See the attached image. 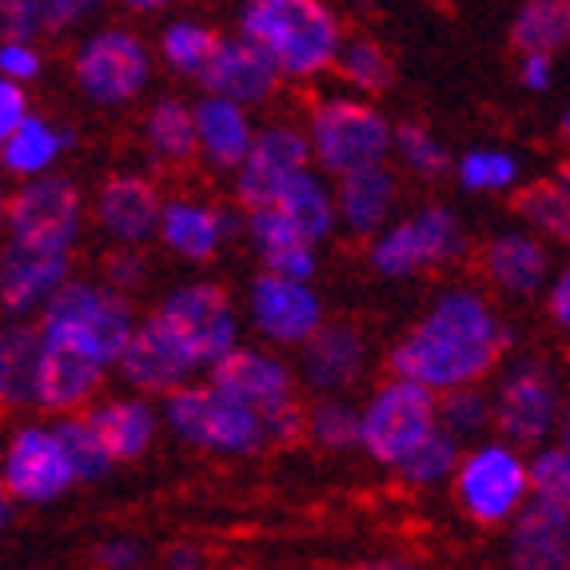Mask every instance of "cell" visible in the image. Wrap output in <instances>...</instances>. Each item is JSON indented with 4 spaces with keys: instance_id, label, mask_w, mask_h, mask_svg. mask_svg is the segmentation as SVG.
Instances as JSON below:
<instances>
[{
    "instance_id": "obj_29",
    "label": "cell",
    "mask_w": 570,
    "mask_h": 570,
    "mask_svg": "<svg viewBox=\"0 0 570 570\" xmlns=\"http://www.w3.org/2000/svg\"><path fill=\"white\" fill-rule=\"evenodd\" d=\"M191 124H196V156L208 160L216 171H232V176H236L247 148L256 140L252 116L239 105H232V100L200 96V100L191 105Z\"/></svg>"
},
{
    "instance_id": "obj_42",
    "label": "cell",
    "mask_w": 570,
    "mask_h": 570,
    "mask_svg": "<svg viewBox=\"0 0 570 570\" xmlns=\"http://www.w3.org/2000/svg\"><path fill=\"white\" fill-rule=\"evenodd\" d=\"M212 48H216V32L200 20H171L160 32V57L171 72L180 77H200L208 65Z\"/></svg>"
},
{
    "instance_id": "obj_14",
    "label": "cell",
    "mask_w": 570,
    "mask_h": 570,
    "mask_svg": "<svg viewBox=\"0 0 570 570\" xmlns=\"http://www.w3.org/2000/svg\"><path fill=\"white\" fill-rule=\"evenodd\" d=\"M0 483L12 494V503H29V507L57 503L60 494H68L77 487L57 435L45 423H29V428H20L12 435L9 451H4V463H0Z\"/></svg>"
},
{
    "instance_id": "obj_12",
    "label": "cell",
    "mask_w": 570,
    "mask_h": 570,
    "mask_svg": "<svg viewBox=\"0 0 570 570\" xmlns=\"http://www.w3.org/2000/svg\"><path fill=\"white\" fill-rule=\"evenodd\" d=\"M335 224V204L332 188L324 184V176L315 171H299L295 180H287L284 188L256 212H244V236L256 244V252L276 244H320Z\"/></svg>"
},
{
    "instance_id": "obj_8",
    "label": "cell",
    "mask_w": 570,
    "mask_h": 570,
    "mask_svg": "<svg viewBox=\"0 0 570 570\" xmlns=\"http://www.w3.org/2000/svg\"><path fill=\"white\" fill-rule=\"evenodd\" d=\"M153 320L180 343V352L208 371L216 360L239 347V315L228 292L216 284H180L156 304Z\"/></svg>"
},
{
    "instance_id": "obj_37",
    "label": "cell",
    "mask_w": 570,
    "mask_h": 570,
    "mask_svg": "<svg viewBox=\"0 0 570 570\" xmlns=\"http://www.w3.org/2000/svg\"><path fill=\"white\" fill-rule=\"evenodd\" d=\"M307 439L324 451H355L360 448V407L347 395H320L307 407Z\"/></svg>"
},
{
    "instance_id": "obj_46",
    "label": "cell",
    "mask_w": 570,
    "mask_h": 570,
    "mask_svg": "<svg viewBox=\"0 0 570 570\" xmlns=\"http://www.w3.org/2000/svg\"><path fill=\"white\" fill-rule=\"evenodd\" d=\"M100 4L96 0H37V24L40 37H57V32L77 29L85 17H96Z\"/></svg>"
},
{
    "instance_id": "obj_19",
    "label": "cell",
    "mask_w": 570,
    "mask_h": 570,
    "mask_svg": "<svg viewBox=\"0 0 570 570\" xmlns=\"http://www.w3.org/2000/svg\"><path fill=\"white\" fill-rule=\"evenodd\" d=\"M72 279V259L68 256H40L29 247L4 244L0 247V315L4 324H24L29 315Z\"/></svg>"
},
{
    "instance_id": "obj_45",
    "label": "cell",
    "mask_w": 570,
    "mask_h": 570,
    "mask_svg": "<svg viewBox=\"0 0 570 570\" xmlns=\"http://www.w3.org/2000/svg\"><path fill=\"white\" fill-rule=\"evenodd\" d=\"M148 284V259H144L140 247H116L105 256V287L116 295H128L140 292Z\"/></svg>"
},
{
    "instance_id": "obj_13",
    "label": "cell",
    "mask_w": 570,
    "mask_h": 570,
    "mask_svg": "<svg viewBox=\"0 0 570 570\" xmlns=\"http://www.w3.org/2000/svg\"><path fill=\"white\" fill-rule=\"evenodd\" d=\"M455 491L459 507L475 523H511L519 507L531 499L523 451L507 448V443H479L475 451L459 459Z\"/></svg>"
},
{
    "instance_id": "obj_56",
    "label": "cell",
    "mask_w": 570,
    "mask_h": 570,
    "mask_svg": "<svg viewBox=\"0 0 570 570\" xmlns=\"http://www.w3.org/2000/svg\"><path fill=\"white\" fill-rule=\"evenodd\" d=\"M128 9H132V12H160L164 4H160V0H132Z\"/></svg>"
},
{
    "instance_id": "obj_3",
    "label": "cell",
    "mask_w": 570,
    "mask_h": 570,
    "mask_svg": "<svg viewBox=\"0 0 570 570\" xmlns=\"http://www.w3.org/2000/svg\"><path fill=\"white\" fill-rule=\"evenodd\" d=\"M136 327V312L124 295L108 292L92 279H68L45 307H40V340L72 347L100 367L120 360L124 343Z\"/></svg>"
},
{
    "instance_id": "obj_15",
    "label": "cell",
    "mask_w": 570,
    "mask_h": 570,
    "mask_svg": "<svg viewBox=\"0 0 570 570\" xmlns=\"http://www.w3.org/2000/svg\"><path fill=\"white\" fill-rule=\"evenodd\" d=\"M247 320L276 347H304L327 324L324 299L312 284H292L259 272L247 287Z\"/></svg>"
},
{
    "instance_id": "obj_41",
    "label": "cell",
    "mask_w": 570,
    "mask_h": 570,
    "mask_svg": "<svg viewBox=\"0 0 570 570\" xmlns=\"http://www.w3.org/2000/svg\"><path fill=\"white\" fill-rule=\"evenodd\" d=\"M459 459H463V448L435 428L400 466H395V475L411 487H439V483H448V479H455Z\"/></svg>"
},
{
    "instance_id": "obj_17",
    "label": "cell",
    "mask_w": 570,
    "mask_h": 570,
    "mask_svg": "<svg viewBox=\"0 0 570 570\" xmlns=\"http://www.w3.org/2000/svg\"><path fill=\"white\" fill-rule=\"evenodd\" d=\"M208 387H216L219 395H228L239 407L264 411L279 407V403L295 400V375L279 355L264 352V347H232L224 360H216L208 367Z\"/></svg>"
},
{
    "instance_id": "obj_20",
    "label": "cell",
    "mask_w": 570,
    "mask_h": 570,
    "mask_svg": "<svg viewBox=\"0 0 570 570\" xmlns=\"http://www.w3.org/2000/svg\"><path fill=\"white\" fill-rule=\"evenodd\" d=\"M196 80L204 85V96L232 100L244 112L252 105H267L279 88V72L272 68V60L239 37H216V48Z\"/></svg>"
},
{
    "instance_id": "obj_10",
    "label": "cell",
    "mask_w": 570,
    "mask_h": 570,
    "mask_svg": "<svg viewBox=\"0 0 570 570\" xmlns=\"http://www.w3.org/2000/svg\"><path fill=\"white\" fill-rule=\"evenodd\" d=\"M435 431V395L415 383L387 380L360 407V448L380 466H395Z\"/></svg>"
},
{
    "instance_id": "obj_21",
    "label": "cell",
    "mask_w": 570,
    "mask_h": 570,
    "mask_svg": "<svg viewBox=\"0 0 570 570\" xmlns=\"http://www.w3.org/2000/svg\"><path fill=\"white\" fill-rule=\"evenodd\" d=\"M367 375V335L355 324L327 320L299 347V380L320 395H343Z\"/></svg>"
},
{
    "instance_id": "obj_48",
    "label": "cell",
    "mask_w": 570,
    "mask_h": 570,
    "mask_svg": "<svg viewBox=\"0 0 570 570\" xmlns=\"http://www.w3.org/2000/svg\"><path fill=\"white\" fill-rule=\"evenodd\" d=\"M259 428H264V443H295L307 431V407L299 400H287L279 407L264 411Z\"/></svg>"
},
{
    "instance_id": "obj_52",
    "label": "cell",
    "mask_w": 570,
    "mask_h": 570,
    "mask_svg": "<svg viewBox=\"0 0 570 570\" xmlns=\"http://www.w3.org/2000/svg\"><path fill=\"white\" fill-rule=\"evenodd\" d=\"M547 312H551V320L559 327L570 324V276L567 272H559V276L547 284Z\"/></svg>"
},
{
    "instance_id": "obj_43",
    "label": "cell",
    "mask_w": 570,
    "mask_h": 570,
    "mask_svg": "<svg viewBox=\"0 0 570 570\" xmlns=\"http://www.w3.org/2000/svg\"><path fill=\"white\" fill-rule=\"evenodd\" d=\"M527 491L539 503L570 507V451L567 443H542L527 459Z\"/></svg>"
},
{
    "instance_id": "obj_1",
    "label": "cell",
    "mask_w": 570,
    "mask_h": 570,
    "mask_svg": "<svg viewBox=\"0 0 570 570\" xmlns=\"http://www.w3.org/2000/svg\"><path fill=\"white\" fill-rule=\"evenodd\" d=\"M514 343V332L494 315V307L471 287H451L431 304V312L403 335L387 355L391 380L443 395L455 387H479L499 355Z\"/></svg>"
},
{
    "instance_id": "obj_2",
    "label": "cell",
    "mask_w": 570,
    "mask_h": 570,
    "mask_svg": "<svg viewBox=\"0 0 570 570\" xmlns=\"http://www.w3.org/2000/svg\"><path fill=\"white\" fill-rule=\"evenodd\" d=\"M239 40L259 48L279 77H320L343 48L340 12L320 0H252L239 9Z\"/></svg>"
},
{
    "instance_id": "obj_50",
    "label": "cell",
    "mask_w": 570,
    "mask_h": 570,
    "mask_svg": "<svg viewBox=\"0 0 570 570\" xmlns=\"http://www.w3.org/2000/svg\"><path fill=\"white\" fill-rule=\"evenodd\" d=\"M24 116H29V96H24V88L0 80V144L17 132V124L24 120Z\"/></svg>"
},
{
    "instance_id": "obj_40",
    "label": "cell",
    "mask_w": 570,
    "mask_h": 570,
    "mask_svg": "<svg viewBox=\"0 0 570 570\" xmlns=\"http://www.w3.org/2000/svg\"><path fill=\"white\" fill-rule=\"evenodd\" d=\"M435 428L463 448L466 439L483 435L491 428V400L479 387H455L435 395Z\"/></svg>"
},
{
    "instance_id": "obj_11",
    "label": "cell",
    "mask_w": 570,
    "mask_h": 570,
    "mask_svg": "<svg viewBox=\"0 0 570 570\" xmlns=\"http://www.w3.org/2000/svg\"><path fill=\"white\" fill-rule=\"evenodd\" d=\"M72 72L96 108H124L153 80V48L128 29H100L80 40Z\"/></svg>"
},
{
    "instance_id": "obj_27",
    "label": "cell",
    "mask_w": 570,
    "mask_h": 570,
    "mask_svg": "<svg viewBox=\"0 0 570 570\" xmlns=\"http://www.w3.org/2000/svg\"><path fill=\"white\" fill-rule=\"evenodd\" d=\"M85 423L100 439V448L112 463H136L140 455H148V448L156 443V431H160V415L140 395L96 403L85 415Z\"/></svg>"
},
{
    "instance_id": "obj_34",
    "label": "cell",
    "mask_w": 570,
    "mask_h": 570,
    "mask_svg": "<svg viewBox=\"0 0 570 570\" xmlns=\"http://www.w3.org/2000/svg\"><path fill=\"white\" fill-rule=\"evenodd\" d=\"M514 212L527 219V232L531 236H551L559 244L570 239V188L567 176H554V180H534L527 188L514 191Z\"/></svg>"
},
{
    "instance_id": "obj_51",
    "label": "cell",
    "mask_w": 570,
    "mask_h": 570,
    "mask_svg": "<svg viewBox=\"0 0 570 570\" xmlns=\"http://www.w3.org/2000/svg\"><path fill=\"white\" fill-rule=\"evenodd\" d=\"M519 80H523L527 92H547L554 85V57H542V52H527L519 60Z\"/></svg>"
},
{
    "instance_id": "obj_30",
    "label": "cell",
    "mask_w": 570,
    "mask_h": 570,
    "mask_svg": "<svg viewBox=\"0 0 570 570\" xmlns=\"http://www.w3.org/2000/svg\"><path fill=\"white\" fill-rule=\"evenodd\" d=\"M77 144V132L60 128L57 120L48 116H24L17 124V132L0 144V171L20 176V180H40V176H52L57 160Z\"/></svg>"
},
{
    "instance_id": "obj_23",
    "label": "cell",
    "mask_w": 570,
    "mask_h": 570,
    "mask_svg": "<svg viewBox=\"0 0 570 570\" xmlns=\"http://www.w3.org/2000/svg\"><path fill=\"white\" fill-rule=\"evenodd\" d=\"M511 570H567L570 567V507L527 499L507 534Z\"/></svg>"
},
{
    "instance_id": "obj_47",
    "label": "cell",
    "mask_w": 570,
    "mask_h": 570,
    "mask_svg": "<svg viewBox=\"0 0 570 570\" xmlns=\"http://www.w3.org/2000/svg\"><path fill=\"white\" fill-rule=\"evenodd\" d=\"M45 72V57L37 45H20V40H0V80L9 85H29Z\"/></svg>"
},
{
    "instance_id": "obj_36",
    "label": "cell",
    "mask_w": 570,
    "mask_h": 570,
    "mask_svg": "<svg viewBox=\"0 0 570 570\" xmlns=\"http://www.w3.org/2000/svg\"><path fill=\"white\" fill-rule=\"evenodd\" d=\"M391 153L400 156L403 168L415 171L419 180H439L451 171V148L415 120L391 124Z\"/></svg>"
},
{
    "instance_id": "obj_54",
    "label": "cell",
    "mask_w": 570,
    "mask_h": 570,
    "mask_svg": "<svg viewBox=\"0 0 570 570\" xmlns=\"http://www.w3.org/2000/svg\"><path fill=\"white\" fill-rule=\"evenodd\" d=\"M12 514H17V503H12V494L4 491V483H0V534L9 531L12 523Z\"/></svg>"
},
{
    "instance_id": "obj_44",
    "label": "cell",
    "mask_w": 570,
    "mask_h": 570,
    "mask_svg": "<svg viewBox=\"0 0 570 570\" xmlns=\"http://www.w3.org/2000/svg\"><path fill=\"white\" fill-rule=\"evenodd\" d=\"M259 264H264L267 276L292 279V284H312L315 272H320V252L312 244H276L259 252Z\"/></svg>"
},
{
    "instance_id": "obj_25",
    "label": "cell",
    "mask_w": 570,
    "mask_h": 570,
    "mask_svg": "<svg viewBox=\"0 0 570 570\" xmlns=\"http://www.w3.org/2000/svg\"><path fill=\"white\" fill-rule=\"evenodd\" d=\"M335 204V224L352 232V236H380L383 228H391V216H395V204H400V180L387 164H375V168H363L343 176L332 191Z\"/></svg>"
},
{
    "instance_id": "obj_16",
    "label": "cell",
    "mask_w": 570,
    "mask_h": 570,
    "mask_svg": "<svg viewBox=\"0 0 570 570\" xmlns=\"http://www.w3.org/2000/svg\"><path fill=\"white\" fill-rule=\"evenodd\" d=\"M299 171H312V148L307 136L292 124H272L264 132H256L252 148H247L244 164L236 168V200L244 212L264 208L287 180H295Z\"/></svg>"
},
{
    "instance_id": "obj_9",
    "label": "cell",
    "mask_w": 570,
    "mask_h": 570,
    "mask_svg": "<svg viewBox=\"0 0 570 570\" xmlns=\"http://www.w3.org/2000/svg\"><path fill=\"white\" fill-rule=\"evenodd\" d=\"M463 252H466L463 219L448 204H428V208L411 212L407 219L391 224V228H383L380 236L371 239L367 264L383 279H411L423 267L455 264Z\"/></svg>"
},
{
    "instance_id": "obj_32",
    "label": "cell",
    "mask_w": 570,
    "mask_h": 570,
    "mask_svg": "<svg viewBox=\"0 0 570 570\" xmlns=\"http://www.w3.org/2000/svg\"><path fill=\"white\" fill-rule=\"evenodd\" d=\"M144 140L153 148L156 160L164 164H188L196 160V124H191V105L176 96H160L144 112Z\"/></svg>"
},
{
    "instance_id": "obj_4",
    "label": "cell",
    "mask_w": 570,
    "mask_h": 570,
    "mask_svg": "<svg viewBox=\"0 0 570 570\" xmlns=\"http://www.w3.org/2000/svg\"><path fill=\"white\" fill-rule=\"evenodd\" d=\"M304 136L312 148V164L335 180L375 168L391 156V120L360 96H332L324 105H315Z\"/></svg>"
},
{
    "instance_id": "obj_6",
    "label": "cell",
    "mask_w": 570,
    "mask_h": 570,
    "mask_svg": "<svg viewBox=\"0 0 570 570\" xmlns=\"http://www.w3.org/2000/svg\"><path fill=\"white\" fill-rule=\"evenodd\" d=\"M9 244L29 247L40 256H68L85 232V196L68 176H40L20 184L4 208Z\"/></svg>"
},
{
    "instance_id": "obj_5",
    "label": "cell",
    "mask_w": 570,
    "mask_h": 570,
    "mask_svg": "<svg viewBox=\"0 0 570 570\" xmlns=\"http://www.w3.org/2000/svg\"><path fill=\"white\" fill-rule=\"evenodd\" d=\"M164 419L188 448H200L208 455L247 459L267 448L256 411L232 403L208 383H188V387L171 391L164 400Z\"/></svg>"
},
{
    "instance_id": "obj_24",
    "label": "cell",
    "mask_w": 570,
    "mask_h": 570,
    "mask_svg": "<svg viewBox=\"0 0 570 570\" xmlns=\"http://www.w3.org/2000/svg\"><path fill=\"white\" fill-rule=\"evenodd\" d=\"M160 208L164 200L156 184L136 171H116L96 191V224L120 247H140L144 239H153Z\"/></svg>"
},
{
    "instance_id": "obj_49",
    "label": "cell",
    "mask_w": 570,
    "mask_h": 570,
    "mask_svg": "<svg viewBox=\"0 0 570 570\" xmlns=\"http://www.w3.org/2000/svg\"><path fill=\"white\" fill-rule=\"evenodd\" d=\"M92 567L96 570H144L148 551H144L140 539H105L92 547Z\"/></svg>"
},
{
    "instance_id": "obj_33",
    "label": "cell",
    "mask_w": 570,
    "mask_h": 570,
    "mask_svg": "<svg viewBox=\"0 0 570 570\" xmlns=\"http://www.w3.org/2000/svg\"><path fill=\"white\" fill-rule=\"evenodd\" d=\"M570 40V4L567 0H527L511 20V45L519 52L554 57Z\"/></svg>"
},
{
    "instance_id": "obj_7",
    "label": "cell",
    "mask_w": 570,
    "mask_h": 570,
    "mask_svg": "<svg viewBox=\"0 0 570 570\" xmlns=\"http://www.w3.org/2000/svg\"><path fill=\"white\" fill-rule=\"evenodd\" d=\"M562 419V387L559 375L539 355H523L503 371L494 387L491 423L499 428L507 448H542Z\"/></svg>"
},
{
    "instance_id": "obj_28",
    "label": "cell",
    "mask_w": 570,
    "mask_h": 570,
    "mask_svg": "<svg viewBox=\"0 0 570 570\" xmlns=\"http://www.w3.org/2000/svg\"><path fill=\"white\" fill-rule=\"evenodd\" d=\"M483 272L499 292L507 295H534L551 284V252L539 236L527 228L499 232L483 247Z\"/></svg>"
},
{
    "instance_id": "obj_35",
    "label": "cell",
    "mask_w": 570,
    "mask_h": 570,
    "mask_svg": "<svg viewBox=\"0 0 570 570\" xmlns=\"http://www.w3.org/2000/svg\"><path fill=\"white\" fill-rule=\"evenodd\" d=\"M52 435H57L60 451L68 459V471H72V483H100V479L112 475V459L105 455L100 439L92 435L80 415H65L60 423H52Z\"/></svg>"
},
{
    "instance_id": "obj_55",
    "label": "cell",
    "mask_w": 570,
    "mask_h": 570,
    "mask_svg": "<svg viewBox=\"0 0 570 570\" xmlns=\"http://www.w3.org/2000/svg\"><path fill=\"white\" fill-rule=\"evenodd\" d=\"M363 570H419L411 559H395V554H387V559H375V562H367Z\"/></svg>"
},
{
    "instance_id": "obj_26",
    "label": "cell",
    "mask_w": 570,
    "mask_h": 570,
    "mask_svg": "<svg viewBox=\"0 0 570 570\" xmlns=\"http://www.w3.org/2000/svg\"><path fill=\"white\" fill-rule=\"evenodd\" d=\"M100 380H105V367H100V363L72 352V347H60V343H45V347H40L32 407L52 411V415L65 419L68 411L85 407V403L92 400L96 391H100Z\"/></svg>"
},
{
    "instance_id": "obj_22",
    "label": "cell",
    "mask_w": 570,
    "mask_h": 570,
    "mask_svg": "<svg viewBox=\"0 0 570 570\" xmlns=\"http://www.w3.org/2000/svg\"><path fill=\"white\" fill-rule=\"evenodd\" d=\"M244 232V212L212 208L200 200H168L156 219V236L171 256L204 264L219 252V244Z\"/></svg>"
},
{
    "instance_id": "obj_57",
    "label": "cell",
    "mask_w": 570,
    "mask_h": 570,
    "mask_svg": "<svg viewBox=\"0 0 570 570\" xmlns=\"http://www.w3.org/2000/svg\"><path fill=\"white\" fill-rule=\"evenodd\" d=\"M4 208H9V196H4V180H0V219H4Z\"/></svg>"
},
{
    "instance_id": "obj_39",
    "label": "cell",
    "mask_w": 570,
    "mask_h": 570,
    "mask_svg": "<svg viewBox=\"0 0 570 570\" xmlns=\"http://www.w3.org/2000/svg\"><path fill=\"white\" fill-rule=\"evenodd\" d=\"M335 65L343 68L347 85L360 88V92H367V96H380L395 85V60H391V52L380 45V40H371V37L343 40Z\"/></svg>"
},
{
    "instance_id": "obj_38",
    "label": "cell",
    "mask_w": 570,
    "mask_h": 570,
    "mask_svg": "<svg viewBox=\"0 0 570 570\" xmlns=\"http://www.w3.org/2000/svg\"><path fill=\"white\" fill-rule=\"evenodd\" d=\"M523 176V164L519 156L507 153V148H471L455 160V180L463 191H511Z\"/></svg>"
},
{
    "instance_id": "obj_18",
    "label": "cell",
    "mask_w": 570,
    "mask_h": 570,
    "mask_svg": "<svg viewBox=\"0 0 570 570\" xmlns=\"http://www.w3.org/2000/svg\"><path fill=\"white\" fill-rule=\"evenodd\" d=\"M116 367H120V380L128 383L140 400L144 395H171V391L188 387L191 375H196V363L180 352V343L171 340L153 315H148V320H136Z\"/></svg>"
},
{
    "instance_id": "obj_31",
    "label": "cell",
    "mask_w": 570,
    "mask_h": 570,
    "mask_svg": "<svg viewBox=\"0 0 570 570\" xmlns=\"http://www.w3.org/2000/svg\"><path fill=\"white\" fill-rule=\"evenodd\" d=\"M40 332L37 324H0V407H32L40 367Z\"/></svg>"
},
{
    "instance_id": "obj_53",
    "label": "cell",
    "mask_w": 570,
    "mask_h": 570,
    "mask_svg": "<svg viewBox=\"0 0 570 570\" xmlns=\"http://www.w3.org/2000/svg\"><path fill=\"white\" fill-rule=\"evenodd\" d=\"M164 570H208V554L191 542H176L168 554H164Z\"/></svg>"
}]
</instances>
